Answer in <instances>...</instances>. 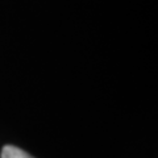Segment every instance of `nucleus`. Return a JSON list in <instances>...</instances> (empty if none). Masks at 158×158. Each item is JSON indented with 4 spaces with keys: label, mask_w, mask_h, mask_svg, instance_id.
Here are the masks:
<instances>
[{
    "label": "nucleus",
    "mask_w": 158,
    "mask_h": 158,
    "mask_svg": "<svg viewBox=\"0 0 158 158\" xmlns=\"http://www.w3.org/2000/svg\"><path fill=\"white\" fill-rule=\"evenodd\" d=\"M2 158H34L25 150L13 145H6L2 149Z\"/></svg>",
    "instance_id": "f257e3e1"
}]
</instances>
